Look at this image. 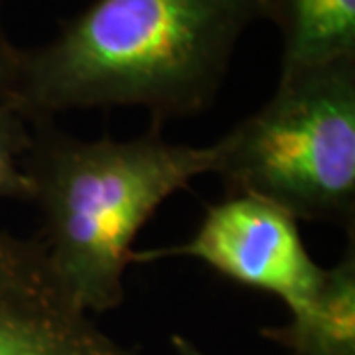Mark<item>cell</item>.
Returning a JSON list of instances; mask_svg holds the SVG:
<instances>
[{"label":"cell","mask_w":355,"mask_h":355,"mask_svg":"<svg viewBox=\"0 0 355 355\" xmlns=\"http://www.w3.org/2000/svg\"><path fill=\"white\" fill-rule=\"evenodd\" d=\"M261 0H95L46 46L20 50L4 103L30 125L137 105L156 123L205 111Z\"/></svg>","instance_id":"1"},{"label":"cell","mask_w":355,"mask_h":355,"mask_svg":"<svg viewBox=\"0 0 355 355\" xmlns=\"http://www.w3.org/2000/svg\"><path fill=\"white\" fill-rule=\"evenodd\" d=\"M214 164V144H172L156 128L132 140H81L34 125L24 170L42 214L38 241L77 304L101 314L123 302L139 231Z\"/></svg>","instance_id":"2"},{"label":"cell","mask_w":355,"mask_h":355,"mask_svg":"<svg viewBox=\"0 0 355 355\" xmlns=\"http://www.w3.org/2000/svg\"><path fill=\"white\" fill-rule=\"evenodd\" d=\"M229 196H254L296 221H355V60L280 77L277 93L214 144Z\"/></svg>","instance_id":"3"},{"label":"cell","mask_w":355,"mask_h":355,"mask_svg":"<svg viewBox=\"0 0 355 355\" xmlns=\"http://www.w3.org/2000/svg\"><path fill=\"white\" fill-rule=\"evenodd\" d=\"M164 257L198 259L243 286L279 296L291 314L312 300L324 277L306 251L298 221L275 203L241 193L211 205L190 241L132 251L130 263Z\"/></svg>","instance_id":"4"},{"label":"cell","mask_w":355,"mask_h":355,"mask_svg":"<svg viewBox=\"0 0 355 355\" xmlns=\"http://www.w3.org/2000/svg\"><path fill=\"white\" fill-rule=\"evenodd\" d=\"M0 355H137L103 331L38 239L0 231Z\"/></svg>","instance_id":"5"},{"label":"cell","mask_w":355,"mask_h":355,"mask_svg":"<svg viewBox=\"0 0 355 355\" xmlns=\"http://www.w3.org/2000/svg\"><path fill=\"white\" fill-rule=\"evenodd\" d=\"M282 38L280 77L355 60V0H261Z\"/></svg>","instance_id":"6"},{"label":"cell","mask_w":355,"mask_h":355,"mask_svg":"<svg viewBox=\"0 0 355 355\" xmlns=\"http://www.w3.org/2000/svg\"><path fill=\"white\" fill-rule=\"evenodd\" d=\"M292 355H355L354 235L338 265L324 268L312 300L280 328L263 330Z\"/></svg>","instance_id":"7"},{"label":"cell","mask_w":355,"mask_h":355,"mask_svg":"<svg viewBox=\"0 0 355 355\" xmlns=\"http://www.w3.org/2000/svg\"><path fill=\"white\" fill-rule=\"evenodd\" d=\"M30 142L32 125L0 101V198L32 200V182L24 170Z\"/></svg>","instance_id":"8"},{"label":"cell","mask_w":355,"mask_h":355,"mask_svg":"<svg viewBox=\"0 0 355 355\" xmlns=\"http://www.w3.org/2000/svg\"><path fill=\"white\" fill-rule=\"evenodd\" d=\"M18 53H20V50L14 48L12 44L8 42V38H6L4 28H2V18H0V101L6 99L8 87L12 83Z\"/></svg>","instance_id":"9"},{"label":"cell","mask_w":355,"mask_h":355,"mask_svg":"<svg viewBox=\"0 0 355 355\" xmlns=\"http://www.w3.org/2000/svg\"><path fill=\"white\" fill-rule=\"evenodd\" d=\"M170 342H172V347H174V354L176 355H205L196 343L190 342L184 336H180V334H174L170 338Z\"/></svg>","instance_id":"10"}]
</instances>
